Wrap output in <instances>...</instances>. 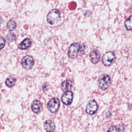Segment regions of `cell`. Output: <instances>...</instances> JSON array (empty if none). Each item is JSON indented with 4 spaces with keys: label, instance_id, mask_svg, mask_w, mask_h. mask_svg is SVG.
<instances>
[{
    "label": "cell",
    "instance_id": "30bf717a",
    "mask_svg": "<svg viewBox=\"0 0 132 132\" xmlns=\"http://www.w3.org/2000/svg\"><path fill=\"white\" fill-rule=\"evenodd\" d=\"M90 56V60L93 63L96 64L99 61L100 54L98 51L96 50H93L91 52Z\"/></svg>",
    "mask_w": 132,
    "mask_h": 132
},
{
    "label": "cell",
    "instance_id": "e0dca14e",
    "mask_svg": "<svg viewBox=\"0 0 132 132\" xmlns=\"http://www.w3.org/2000/svg\"><path fill=\"white\" fill-rule=\"evenodd\" d=\"M7 39L8 41L9 42H12L15 39V36L14 34L13 33H9L8 35L7 36Z\"/></svg>",
    "mask_w": 132,
    "mask_h": 132
},
{
    "label": "cell",
    "instance_id": "44dd1931",
    "mask_svg": "<svg viewBox=\"0 0 132 132\" xmlns=\"http://www.w3.org/2000/svg\"><path fill=\"white\" fill-rule=\"evenodd\" d=\"M2 22H3V20H2V19L0 17V27H1V24H2Z\"/></svg>",
    "mask_w": 132,
    "mask_h": 132
},
{
    "label": "cell",
    "instance_id": "7c38bea8",
    "mask_svg": "<svg viewBox=\"0 0 132 132\" xmlns=\"http://www.w3.org/2000/svg\"><path fill=\"white\" fill-rule=\"evenodd\" d=\"M31 44V40L28 38H26L23 41L20 43L18 45V47L21 50H26L29 47Z\"/></svg>",
    "mask_w": 132,
    "mask_h": 132
},
{
    "label": "cell",
    "instance_id": "7a4b0ae2",
    "mask_svg": "<svg viewBox=\"0 0 132 132\" xmlns=\"http://www.w3.org/2000/svg\"><path fill=\"white\" fill-rule=\"evenodd\" d=\"M98 86L103 90L107 89L111 84L110 78L107 74H102L98 79Z\"/></svg>",
    "mask_w": 132,
    "mask_h": 132
},
{
    "label": "cell",
    "instance_id": "ffe728a7",
    "mask_svg": "<svg viewBox=\"0 0 132 132\" xmlns=\"http://www.w3.org/2000/svg\"><path fill=\"white\" fill-rule=\"evenodd\" d=\"M5 45V39L0 36V50L2 49Z\"/></svg>",
    "mask_w": 132,
    "mask_h": 132
},
{
    "label": "cell",
    "instance_id": "4fadbf2b",
    "mask_svg": "<svg viewBox=\"0 0 132 132\" xmlns=\"http://www.w3.org/2000/svg\"><path fill=\"white\" fill-rule=\"evenodd\" d=\"M72 86V82L70 80H65L61 84V89L63 91L70 90Z\"/></svg>",
    "mask_w": 132,
    "mask_h": 132
},
{
    "label": "cell",
    "instance_id": "52a82bcc",
    "mask_svg": "<svg viewBox=\"0 0 132 132\" xmlns=\"http://www.w3.org/2000/svg\"><path fill=\"white\" fill-rule=\"evenodd\" d=\"M97 108L98 105L96 102L94 100H90L87 105L86 111L89 114H93L96 112Z\"/></svg>",
    "mask_w": 132,
    "mask_h": 132
},
{
    "label": "cell",
    "instance_id": "5bb4252c",
    "mask_svg": "<svg viewBox=\"0 0 132 132\" xmlns=\"http://www.w3.org/2000/svg\"><path fill=\"white\" fill-rule=\"evenodd\" d=\"M15 79L12 76L8 77L6 80V85L8 87H12L15 84Z\"/></svg>",
    "mask_w": 132,
    "mask_h": 132
},
{
    "label": "cell",
    "instance_id": "ba28073f",
    "mask_svg": "<svg viewBox=\"0 0 132 132\" xmlns=\"http://www.w3.org/2000/svg\"><path fill=\"white\" fill-rule=\"evenodd\" d=\"M73 94L71 91H66L61 96L62 102L67 105H70L73 101Z\"/></svg>",
    "mask_w": 132,
    "mask_h": 132
},
{
    "label": "cell",
    "instance_id": "8fae6325",
    "mask_svg": "<svg viewBox=\"0 0 132 132\" xmlns=\"http://www.w3.org/2000/svg\"><path fill=\"white\" fill-rule=\"evenodd\" d=\"M44 128L47 131H53L55 129V125L51 120H48L44 122Z\"/></svg>",
    "mask_w": 132,
    "mask_h": 132
},
{
    "label": "cell",
    "instance_id": "6da1fadb",
    "mask_svg": "<svg viewBox=\"0 0 132 132\" xmlns=\"http://www.w3.org/2000/svg\"><path fill=\"white\" fill-rule=\"evenodd\" d=\"M60 18V12L57 9H54L51 10L46 16V20L48 23L53 25L57 23Z\"/></svg>",
    "mask_w": 132,
    "mask_h": 132
},
{
    "label": "cell",
    "instance_id": "277c9868",
    "mask_svg": "<svg viewBox=\"0 0 132 132\" xmlns=\"http://www.w3.org/2000/svg\"><path fill=\"white\" fill-rule=\"evenodd\" d=\"M60 106V101L58 98L54 97L51 99L47 103V107L48 110L51 113L56 112Z\"/></svg>",
    "mask_w": 132,
    "mask_h": 132
},
{
    "label": "cell",
    "instance_id": "d6986e66",
    "mask_svg": "<svg viewBox=\"0 0 132 132\" xmlns=\"http://www.w3.org/2000/svg\"><path fill=\"white\" fill-rule=\"evenodd\" d=\"M120 129H119L117 127H116V126L114 125H113V126H110L108 129H107V131H120Z\"/></svg>",
    "mask_w": 132,
    "mask_h": 132
},
{
    "label": "cell",
    "instance_id": "9c48e42d",
    "mask_svg": "<svg viewBox=\"0 0 132 132\" xmlns=\"http://www.w3.org/2000/svg\"><path fill=\"white\" fill-rule=\"evenodd\" d=\"M42 108V105L41 102L37 100H34L31 105V108L32 111L35 113H38L40 112Z\"/></svg>",
    "mask_w": 132,
    "mask_h": 132
},
{
    "label": "cell",
    "instance_id": "ac0fdd59",
    "mask_svg": "<svg viewBox=\"0 0 132 132\" xmlns=\"http://www.w3.org/2000/svg\"><path fill=\"white\" fill-rule=\"evenodd\" d=\"M87 48V45H86L85 43L82 44L81 45V46L80 47V48H79L80 50V52L82 54H85V52H86V50Z\"/></svg>",
    "mask_w": 132,
    "mask_h": 132
},
{
    "label": "cell",
    "instance_id": "9a60e30c",
    "mask_svg": "<svg viewBox=\"0 0 132 132\" xmlns=\"http://www.w3.org/2000/svg\"><path fill=\"white\" fill-rule=\"evenodd\" d=\"M125 27L127 30H130L132 29L131 26V16L130 15L125 21L124 23Z\"/></svg>",
    "mask_w": 132,
    "mask_h": 132
},
{
    "label": "cell",
    "instance_id": "8992f818",
    "mask_svg": "<svg viewBox=\"0 0 132 132\" xmlns=\"http://www.w3.org/2000/svg\"><path fill=\"white\" fill-rule=\"evenodd\" d=\"M34 64L33 58L29 55H26L22 59L21 64L25 69H30Z\"/></svg>",
    "mask_w": 132,
    "mask_h": 132
},
{
    "label": "cell",
    "instance_id": "2e32d148",
    "mask_svg": "<svg viewBox=\"0 0 132 132\" xmlns=\"http://www.w3.org/2000/svg\"><path fill=\"white\" fill-rule=\"evenodd\" d=\"M7 27L9 30H13L16 27V23L13 20H10L7 23Z\"/></svg>",
    "mask_w": 132,
    "mask_h": 132
},
{
    "label": "cell",
    "instance_id": "5b68a950",
    "mask_svg": "<svg viewBox=\"0 0 132 132\" xmlns=\"http://www.w3.org/2000/svg\"><path fill=\"white\" fill-rule=\"evenodd\" d=\"M80 46L78 43H73L69 47L68 56L71 58H75L78 53Z\"/></svg>",
    "mask_w": 132,
    "mask_h": 132
},
{
    "label": "cell",
    "instance_id": "3957f363",
    "mask_svg": "<svg viewBox=\"0 0 132 132\" xmlns=\"http://www.w3.org/2000/svg\"><path fill=\"white\" fill-rule=\"evenodd\" d=\"M116 60V56L113 52L109 51L105 53L102 58L103 64L105 66H109L112 64Z\"/></svg>",
    "mask_w": 132,
    "mask_h": 132
},
{
    "label": "cell",
    "instance_id": "7402d4cb",
    "mask_svg": "<svg viewBox=\"0 0 132 132\" xmlns=\"http://www.w3.org/2000/svg\"><path fill=\"white\" fill-rule=\"evenodd\" d=\"M1 95L0 94V101H1Z\"/></svg>",
    "mask_w": 132,
    "mask_h": 132
}]
</instances>
